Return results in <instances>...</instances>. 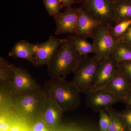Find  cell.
Wrapping results in <instances>:
<instances>
[{
	"instance_id": "10",
	"label": "cell",
	"mask_w": 131,
	"mask_h": 131,
	"mask_svg": "<svg viewBox=\"0 0 131 131\" xmlns=\"http://www.w3.org/2000/svg\"><path fill=\"white\" fill-rule=\"evenodd\" d=\"M79 11L80 7L66 8L62 13L54 17L56 25L55 34L76 35Z\"/></svg>"
},
{
	"instance_id": "1",
	"label": "cell",
	"mask_w": 131,
	"mask_h": 131,
	"mask_svg": "<svg viewBox=\"0 0 131 131\" xmlns=\"http://www.w3.org/2000/svg\"><path fill=\"white\" fill-rule=\"evenodd\" d=\"M83 57L77 51L68 35L47 64L48 75L50 78H65L74 72Z\"/></svg>"
},
{
	"instance_id": "20",
	"label": "cell",
	"mask_w": 131,
	"mask_h": 131,
	"mask_svg": "<svg viewBox=\"0 0 131 131\" xmlns=\"http://www.w3.org/2000/svg\"><path fill=\"white\" fill-rule=\"evenodd\" d=\"M13 64L3 57H0V81L4 84L11 79L13 74Z\"/></svg>"
},
{
	"instance_id": "2",
	"label": "cell",
	"mask_w": 131,
	"mask_h": 131,
	"mask_svg": "<svg viewBox=\"0 0 131 131\" xmlns=\"http://www.w3.org/2000/svg\"><path fill=\"white\" fill-rule=\"evenodd\" d=\"M42 89L46 95L56 100L64 112L75 111L81 105V93L73 82L65 78H51Z\"/></svg>"
},
{
	"instance_id": "29",
	"label": "cell",
	"mask_w": 131,
	"mask_h": 131,
	"mask_svg": "<svg viewBox=\"0 0 131 131\" xmlns=\"http://www.w3.org/2000/svg\"><path fill=\"white\" fill-rule=\"evenodd\" d=\"M66 8L71 7V6L74 3H77L76 0H58Z\"/></svg>"
},
{
	"instance_id": "25",
	"label": "cell",
	"mask_w": 131,
	"mask_h": 131,
	"mask_svg": "<svg viewBox=\"0 0 131 131\" xmlns=\"http://www.w3.org/2000/svg\"><path fill=\"white\" fill-rule=\"evenodd\" d=\"M50 129L41 115L35 120V123L33 126L32 131H49Z\"/></svg>"
},
{
	"instance_id": "23",
	"label": "cell",
	"mask_w": 131,
	"mask_h": 131,
	"mask_svg": "<svg viewBox=\"0 0 131 131\" xmlns=\"http://www.w3.org/2000/svg\"><path fill=\"white\" fill-rule=\"evenodd\" d=\"M99 112L100 131H108L111 123V118L109 114L105 110H101Z\"/></svg>"
},
{
	"instance_id": "18",
	"label": "cell",
	"mask_w": 131,
	"mask_h": 131,
	"mask_svg": "<svg viewBox=\"0 0 131 131\" xmlns=\"http://www.w3.org/2000/svg\"><path fill=\"white\" fill-rule=\"evenodd\" d=\"M77 51L82 56H87L90 53L95 54L94 48L93 43L88 42L86 39L76 35H68Z\"/></svg>"
},
{
	"instance_id": "19",
	"label": "cell",
	"mask_w": 131,
	"mask_h": 131,
	"mask_svg": "<svg viewBox=\"0 0 131 131\" xmlns=\"http://www.w3.org/2000/svg\"><path fill=\"white\" fill-rule=\"evenodd\" d=\"M113 57L118 62L131 60V46L124 42L118 41L112 54Z\"/></svg>"
},
{
	"instance_id": "22",
	"label": "cell",
	"mask_w": 131,
	"mask_h": 131,
	"mask_svg": "<svg viewBox=\"0 0 131 131\" xmlns=\"http://www.w3.org/2000/svg\"><path fill=\"white\" fill-rule=\"evenodd\" d=\"M44 5L50 16L56 17L60 13L64 6L58 0H43Z\"/></svg>"
},
{
	"instance_id": "24",
	"label": "cell",
	"mask_w": 131,
	"mask_h": 131,
	"mask_svg": "<svg viewBox=\"0 0 131 131\" xmlns=\"http://www.w3.org/2000/svg\"><path fill=\"white\" fill-rule=\"evenodd\" d=\"M119 69L131 83V60L118 63Z\"/></svg>"
},
{
	"instance_id": "33",
	"label": "cell",
	"mask_w": 131,
	"mask_h": 131,
	"mask_svg": "<svg viewBox=\"0 0 131 131\" xmlns=\"http://www.w3.org/2000/svg\"><path fill=\"white\" fill-rule=\"evenodd\" d=\"M3 131V130H1V131Z\"/></svg>"
},
{
	"instance_id": "12",
	"label": "cell",
	"mask_w": 131,
	"mask_h": 131,
	"mask_svg": "<svg viewBox=\"0 0 131 131\" xmlns=\"http://www.w3.org/2000/svg\"><path fill=\"white\" fill-rule=\"evenodd\" d=\"M63 110L54 98L46 95L42 117L50 129L58 126L60 122Z\"/></svg>"
},
{
	"instance_id": "8",
	"label": "cell",
	"mask_w": 131,
	"mask_h": 131,
	"mask_svg": "<svg viewBox=\"0 0 131 131\" xmlns=\"http://www.w3.org/2000/svg\"><path fill=\"white\" fill-rule=\"evenodd\" d=\"M86 95V105L95 112L106 111L114 104L124 102V98L117 96L105 88L92 90Z\"/></svg>"
},
{
	"instance_id": "7",
	"label": "cell",
	"mask_w": 131,
	"mask_h": 131,
	"mask_svg": "<svg viewBox=\"0 0 131 131\" xmlns=\"http://www.w3.org/2000/svg\"><path fill=\"white\" fill-rule=\"evenodd\" d=\"M13 75L11 79L5 84H1L10 96L41 88L25 69L13 64Z\"/></svg>"
},
{
	"instance_id": "15",
	"label": "cell",
	"mask_w": 131,
	"mask_h": 131,
	"mask_svg": "<svg viewBox=\"0 0 131 131\" xmlns=\"http://www.w3.org/2000/svg\"><path fill=\"white\" fill-rule=\"evenodd\" d=\"M34 45V44L31 43L27 40H19L15 43L8 53V56L15 58L26 59L35 66Z\"/></svg>"
},
{
	"instance_id": "32",
	"label": "cell",
	"mask_w": 131,
	"mask_h": 131,
	"mask_svg": "<svg viewBox=\"0 0 131 131\" xmlns=\"http://www.w3.org/2000/svg\"><path fill=\"white\" fill-rule=\"evenodd\" d=\"M77 2V3H81V2L83 0H76Z\"/></svg>"
},
{
	"instance_id": "11",
	"label": "cell",
	"mask_w": 131,
	"mask_h": 131,
	"mask_svg": "<svg viewBox=\"0 0 131 131\" xmlns=\"http://www.w3.org/2000/svg\"><path fill=\"white\" fill-rule=\"evenodd\" d=\"M119 71L118 62L113 57L101 61L92 90L105 88L115 77Z\"/></svg>"
},
{
	"instance_id": "9",
	"label": "cell",
	"mask_w": 131,
	"mask_h": 131,
	"mask_svg": "<svg viewBox=\"0 0 131 131\" xmlns=\"http://www.w3.org/2000/svg\"><path fill=\"white\" fill-rule=\"evenodd\" d=\"M64 40V38L51 36L45 42L34 44L35 66L39 67L47 65L54 52Z\"/></svg>"
},
{
	"instance_id": "31",
	"label": "cell",
	"mask_w": 131,
	"mask_h": 131,
	"mask_svg": "<svg viewBox=\"0 0 131 131\" xmlns=\"http://www.w3.org/2000/svg\"><path fill=\"white\" fill-rule=\"evenodd\" d=\"M9 131H21V129L19 125L15 124L12 126Z\"/></svg>"
},
{
	"instance_id": "27",
	"label": "cell",
	"mask_w": 131,
	"mask_h": 131,
	"mask_svg": "<svg viewBox=\"0 0 131 131\" xmlns=\"http://www.w3.org/2000/svg\"><path fill=\"white\" fill-rule=\"evenodd\" d=\"M118 41L124 42L131 46V25Z\"/></svg>"
},
{
	"instance_id": "14",
	"label": "cell",
	"mask_w": 131,
	"mask_h": 131,
	"mask_svg": "<svg viewBox=\"0 0 131 131\" xmlns=\"http://www.w3.org/2000/svg\"><path fill=\"white\" fill-rule=\"evenodd\" d=\"M105 88L117 96L124 98L131 91V83L119 70Z\"/></svg>"
},
{
	"instance_id": "21",
	"label": "cell",
	"mask_w": 131,
	"mask_h": 131,
	"mask_svg": "<svg viewBox=\"0 0 131 131\" xmlns=\"http://www.w3.org/2000/svg\"><path fill=\"white\" fill-rule=\"evenodd\" d=\"M131 25V19H128L121 21L114 26H112L111 31L114 38L118 41Z\"/></svg>"
},
{
	"instance_id": "34",
	"label": "cell",
	"mask_w": 131,
	"mask_h": 131,
	"mask_svg": "<svg viewBox=\"0 0 131 131\" xmlns=\"http://www.w3.org/2000/svg\"><path fill=\"white\" fill-rule=\"evenodd\" d=\"M113 1H114V0H113Z\"/></svg>"
},
{
	"instance_id": "28",
	"label": "cell",
	"mask_w": 131,
	"mask_h": 131,
	"mask_svg": "<svg viewBox=\"0 0 131 131\" xmlns=\"http://www.w3.org/2000/svg\"><path fill=\"white\" fill-rule=\"evenodd\" d=\"M12 126L10 125L8 122L1 119L0 122V129L4 131H9Z\"/></svg>"
},
{
	"instance_id": "3",
	"label": "cell",
	"mask_w": 131,
	"mask_h": 131,
	"mask_svg": "<svg viewBox=\"0 0 131 131\" xmlns=\"http://www.w3.org/2000/svg\"><path fill=\"white\" fill-rule=\"evenodd\" d=\"M46 95L41 88L11 96L16 114L24 120H36L42 115Z\"/></svg>"
},
{
	"instance_id": "26",
	"label": "cell",
	"mask_w": 131,
	"mask_h": 131,
	"mask_svg": "<svg viewBox=\"0 0 131 131\" xmlns=\"http://www.w3.org/2000/svg\"><path fill=\"white\" fill-rule=\"evenodd\" d=\"M121 113L127 125L131 131V108L126 107Z\"/></svg>"
},
{
	"instance_id": "4",
	"label": "cell",
	"mask_w": 131,
	"mask_h": 131,
	"mask_svg": "<svg viewBox=\"0 0 131 131\" xmlns=\"http://www.w3.org/2000/svg\"><path fill=\"white\" fill-rule=\"evenodd\" d=\"M101 61L94 55L83 57L72 81L80 93L86 94L93 89Z\"/></svg>"
},
{
	"instance_id": "6",
	"label": "cell",
	"mask_w": 131,
	"mask_h": 131,
	"mask_svg": "<svg viewBox=\"0 0 131 131\" xmlns=\"http://www.w3.org/2000/svg\"><path fill=\"white\" fill-rule=\"evenodd\" d=\"M112 26L101 24L94 31L93 43L94 56L101 61L112 56L115 45L118 41L112 34Z\"/></svg>"
},
{
	"instance_id": "30",
	"label": "cell",
	"mask_w": 131,
	"mask_h": 131,
	"mask_svg": "<svg viewBox=\"0 0 131 131\" xmlns=\"http://www.w3.org/2000/svg\"><path fill=\"white\" fill-rule=\"evenodd\" d=\"M123 103L126 106V107L131 108V91L124 98Z\"/></svg>"
},
{
	"instance_id": "5",
	"label": "cell",
	"mask_w": 131,
	"mask_h": 131,
	"mask_svg": "<svg viewBox=\"0 0 131 131\" xmlns=\"http://www.w3.org/2000/svg\"><path fill=\"white\" fill-rule=\"evenodd\" d=\"M82 9L101 24L113 26L116 19L113 0H83L81 3Z\"/></svg>"
},
{
	"instance_id": "17",
	"label": "cell",
	"mask_w": 131,
	"mask_h": 131,
	"mask_svg": "<svg viewBox=\"0 0 131 131\" xmlns=\"http://www.w3.org/2000/svg\"><path fill=\"white\" fill-rule=\"evenodd\" d=\"M111 118L108 131H130L121 112L111 107L106 110Z\"/></svg>"
},
{
	"instance_id": "13",
	"label": "cell",
	"mask_w": 131,
	"mask_h": 131,
	"mask_svg": "<svg viewBox=\"0 0 131 131\" xmlns=\"http://www.w3.org/2000/svg\"><path fill=\"white\" fill-rule=\"evenodd\" d=\"M101 24L80 7L76 35L86 39L93 38L94 31Z\"/></svg>"
},
{
	"instance_id": "16",
	"label": "cell",
	"mask_w": 131,
	"mask_h": 131,
	"mask_svg": "<svg viewBox=\"0 0 131 131\" xmlns=\"http://www.w3.org/2000/svg\"><path fill=\"white\" fill-rule=\"evenodd\" d=\"M116 19L115 24L131 19V0H114Z\"/></svg>"
}]
</instances>
